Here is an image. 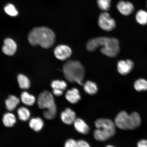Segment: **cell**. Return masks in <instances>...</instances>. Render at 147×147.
Here are the masks:
<instances>
[{"instance_id": "cell-24", "label": "cell", "mask_w": 147, "mask_h": 147, "mask_svg": "<svg viewBox=\"0 0 147 147\" xmlns=\"http://www.w3.org/2000/svg\"><path fill=\"white\" fill-rule=\"evenodd\" d=\"M134 88L138 92L147 91V80L143 78L138 79L134 83Z\"/></svg>"}, {"instance_id": "cell-7", "label": "cell", "mask_w": 147, "mask_h": 147, "mask_svg": "<svg viewBox=\"0 0 147 147\" xmlns=\"http://www.w3.org/2000/svg\"><path fill=\"white\" fill-rule=\"evenodd\" d=\"M115 123L116 126L121 129H129V115L126 111L120 112L115 117Z\"/></svg>"}, {"instance_id": "cell-25", "label": "cell", "mask_w": 147, "mask_h": 147, "mask_svg": "<svg viewBox=\"0 0 147 147\" xmlns=\"http://www.w3.org/2000/svg\"><path fill=\"white\" fill-rule=\"evenodd\" d=\"M17 79L18 83L21 89H26L30 87V81L25 75L19 74L18 76Z\"/></svg>"}, {"instance_id": "cell-9", "label": "cell", "mask_w": 147, "mask_h": 147, "mask_svg": "<svg viewBox=\"0 0 147 147\" xmlns=\"http://www.w3.org/2000/svg\"><path fill=\"white\" fill-rule=\"evenodd\" d=\"M117 8L121 14L124 16H128L131 14L135 10V7L129 1L122 0L117 3Z\"/></svg>"}, {"instance_id": "cell-23", "label": "cell", "mask_w": 147, "mask_h": 147, "mask_svg": "<svg viewBox=\"0 0 147 147\" xmlns=\"http://www.w3.org/2000/svg\"><path fill=\"white\" fill-rule=\"evenodd\" d=\"M17 113L18 118L23 122H25L28 120L30 118V112L26 107H22L18 108Z\"/></svg>"}, {"instance_id": "cell-2", "label": "cell", "mask_w": 147, "mask_h": 147, "mask_svg": "<svg viewBox=\"0 0 147 147\" xmlns=\"http://www.w3.org/2000/svg\"><path fill=\"white\" fill-rule=\"evenodd\" d=\"M54 32L48 28L36 27L31 31L28 35V41L33 46L39 45L45 49L52 47L55 42Z\"/></svg>"}, {"instance_id": "cell-22", "label": "cell", "mask_w": 147, "mask_h": 147, "mask_svg": "<svg viewBox=\"0 0 147 147\" xmlns=\"http://www.w3.org/2000/svg\"><path fill=\"white\" fill-rule=\"evenodd\" d=\"M84 88L86 92L90 95H94L98 91L96 84L90 81H88L85 82L84 85Z\"/></svg>"}, {"instance_id": "cell-3", "label": "cell", "mask_w": 147, "mask_h": 147, "mask_svg": "<svg viewBox=\"0 0 147 147\" xmlns=\"http://www.w3.org/2000/svg\"><path fill=\"white\" fill-rule=\"evenodd\" d=\"M63 70L64 77L68 81L83 85L85 69L78 61L69 60L64 64Z\"/></svg>"}, {"instance_id": "cell-11", "label": "cell", "mask_w": 147, "mask_h": 147, "mask_svg": "<svg viewBox=\"0 0 147 147\" xmlns=\"http://www.w3.org/2000/svg\"><path fill=\"white\" fill-rule=\"evenodd\" d=\"M17 48V45L13 40L11 38H7L4 41L2 51L5 55L11 56L16 53Z\"/></svg>"}, {"instance_id": "cell-29", "label": "cell", "mask_w": 147, "mask_h": 147, "mask_svg": "<svg viewBox=\"0 0 147 147\" xmlns=\"http://www.w3.org/2000/svg\"><path fill=\"white\" fill-rule=\"evenodd\" d=\"M76 147H90V146L87 141L83 140H80L77 141Z\"/></svg>"}, {"instance_id": "cell-30", "label": "cell", "mask_w": 147, "mask_h": 147, "mask_svg": "<svg viewBox=\"0 0 147 147\" xmlns=\"http://www.w3.org/2000/svg\"><path fill=\"white\" fill-rule=\"evenodd\" d=\"M137 147H147V140L143 139L137 143Z\"/></svg>"}, {"instance_id": "cell-20", "label": "cell", "mask_w": 147, "mask_h": 147, "mask_svg": "<svg viewBox=\"0 0 147 147\" xmlns=\"http://www.w3.org/2000/svg\"><path fill=\"white\" fill-rule=\"evenodd\" d=\"M135 19L139 25L145 26L147 24V11L143 9L138 10L135 14Z\"/></svg>"}, {"instance_id": "cell-26", "label": "cell", "mask_w": 147, "mask_h": 147, "mask_svg": "<svg viewBox=\"0 0 147 147\" xmlns=\"http://www.w3.org/2000/svg\"><path fill=\"white\" fill-rule=\"evenodd\" d=\"M111 0H97L99 8L105 11L109 10L111 7Z\"/></svg>"}, {"instance_id": "cell-5", "label": "cell", "mask_w": 147, "mask_h": 147, "mask_svg": "<svg viewBox=\"0 0 147 147\" xmlns=\"http://www.w3.org/2000/svg\"><path fill=\"white\" fill-rule=\"evenodd\" d=\"M38 107L41 109H46L43 113L46 119L51 120L57 114V109L53 95L50 92L45 91L40 93L38 100Z\"/></svg>"}, {"instance_id": "cell-12", "label": "cell", "mask_w": 147, "mask_h": 147, "mask_svg": "<svg viewBox=\"0 0 147 147\" xmlns=\"http://www.w3.org/2000/svg\"><path fill=\"white\" fill-rule=\"evenodd\" d=\"M60 118L64 123L71 125L76 119V113L70 108H67L61 114Z\"/></svg>"}, {"instance_id": "cell-8", "label": "cell", "mask_w": 147, "mask_h": 147, "mask_svg": "<svg viewBox=\"0 0 147 147\" xmlns=\"http://www.w3.org/2000/svg\"><path fill=\"white\" fill-rule=\"evenodd\" d=\"M54 52L57 59L60 60H64L71 56L72 51L68 46L60 45L55 48Z\"/></svg>"}, {"instance_id": "cell-1", "label": "cell", "mask_w": 147, "mask_h": 147, "mask_svg": "<svg viewBox=\"0 0 147 147\" xmlns=\"http://www.w3.org/2000/svg\"><path fill=\"white\" fill-rule=\"evenodd\" d=\"M87 49L88 51H94L101 47L100 52L109 57H115L118 54L120 48L117 38L106 36L98 37L92 38L88 41Z\"/></svg>"}, {"instance_id": "cell-13", "label": "cell", "mask_w": 147, "mask_h": 147, "mask_svg": "<svg viewBox=\"0 0 147 147\" xmlns=\"http://www.w3.org/2000/svg\"><path fill=\"white\" fill-rule=\"evenodd\" d=\"M51 88L55 96H59L63 94V91L67 87V84L63 80H56L51 82Z\"/></svg>"}, {"instance_id": "cell-28", "label": "cell", "mask_w": 147, "mask_h": 147, "mask_svg": "<svg viewBox=\"0 0 147 147\" xmlns=\"http://www.w3.org/2000/svg\"><path fill=\"white\" fill-rule=\"evenodd\" d=\"M77 141L73 139H69L66 141L64 147H76Z\"/></svg>"}, {"instance_id": "cell-19", "label": "cell", "mask_w": 147, "mask_h": 147, "mask_svg": "<svg viewBox=\"0 0 147 147\" xmlns=\"http://www.w3.org/2000/svg\"><path fill=\"white\" fill-rule=\"evenodd\" d=\"M3 122L4 125L7 127L14 126L16 123V119L13 113H8L5 114L3 117Z\"/></svg>"}, {"instance_id": "cell-31", "label": "cell", "mask_w": 147, "mask_h": 147, "mask_svg": "<svg viewBox=\"0 0 147 147\" xmlns=\"http://www.w3.org/2000/svg\"><path fill=\"white\" fill-rule=\"evenodd\" d=\"M106 147H115L113 146H111V145H108L107 146H106Z\"/></svg>"}, {"instance_id": "cell-14", "label": "cell", "mask_w": 147, "mask_h": 147, "mask_svg": "<svg viewBox=\"0 0 147 147\" xmlns=\"http://www.w3.org/2000/svg\"><path fill=\"white\" fill-rule=\"evenodd\" d=\"M73 124L75 129L79 133L86 135L89 133L90 128L89 126L82 119L76 118Z\"/></svg>"}, {"instance_id": "cell-16", "label": "cell", "mask_w": 147, "mask_h": 147, "mask_svg": "<svg viewBox=\"0 0 147 147\" xmlns=\"http://www.w3.org/2000/svg\"><path fill=\"white\" fill-rule=\"evenodd\" d=\"M29 126L34 131L39 132L41 131L44 126V122L39 117L31 119L29 123Z\"/></svg>"}, {"instance_id": "cell-10", "label": "cell", "mask_w": 147, "mask_h": 147, "mask_svg": "<svg viewBox=\"0 0 147 147\" xmlns=\"http://www.w3.org/2000/svg\"><path fill=\"white\" fill-rule=\"evenodd\" d=\"M134 65V62L131 60H121L117 63V71L121 75H126L131 72Z\"/></svg>"}, {"instance_id": "cell-6", "label": "cell", "mask_w": 147, "mask_h": 147, "mask_svg": "<svg viewBox=\"0 0 147 147\" xmlns=\"http://www.w3.org/2000/svg\"><path fill=\"white\" fill-rule=\"evenodd\" d=\"M98 23L101 29L107 32L113 30L116 26L115 20L111 17L108 13L106 12H103L100 14Z\"/></svg>"}, {"instance_id": "cell-4", "label": "cell", "mask_w": 147, "mask_h": 147, "mask_svg": "<svg viewBox=\"0 0 147 147\" xmlns=\"http://www.w3.org/2000/svg\"><path fill=\"white\" fill-rule=\"evenodd\" d=\"M96 128L93 135L97 141L104 142L113 137L115 133V123L110 119L101 118L97 119L95 122Z\"/></svg>"}, {"instance_id": "cell-21", "label": "cell", "mask_w": 147, "mask_h": 147, "mask_svg": "<svg viewBox=\"0 0 147 147\" xmlns=\"http://www.w3.org/2000/svg\"><path fill=\"white\" fill-rule=\"evenodd\" d=\"M22 102L24 104L27 106H32L36 102L35 97L33 95L29 94L27 92L22 93L21 96Z\"/></svg>"}, {"instance_id": "cell-17", "label": "cell", "mask_w": 147, "mask_h": 147, "mask_svg": "<svg viewBox=\"0 0 147 147\" xmlns=\"http://www.w3.org/2000/svg\"><path fill=\"white\" fill-rule=\"evenodd\" d=\"M129 130H134L138 128L141 123L140 116L136 112H134L129 115Z\"/></svg>"}, {"instance_id": "cell-18", "label": "cell", "mask_w": 147, "mask_h": 147, "mask_svg": "<svg viewBox=\"0 0 147 147\" xmlns=\"http://www.w3.org/2000/svg\"><path fill=\"white\" fill-rule=\"evenodd\" d=\"M19 99L14 95H10L5 101V106L8 111H11L16 109L19 104Z\"/></svg>"}, {"instance_id": "cell-32", "label": "cell", "mask_w": 147, "mask_h": 147, "mask_svg": "<svg viewBox=\"0 0 147 147\" xmlns=\"http://www.w3.org/2000/svg\"><path fill=\"white\" fill-rule=\"evenodd\" d=\"M146 8H147V1H146Z\"/></svg>"}, {"instance_id": "cell-27", "label": "cell", "mask_w": 147, "mask_h": 147, "mask_svg": "<svg viewBox=\"0 0 147 147\" xmlns=\"http://www.w3.org/2000/svg\"><path fill=\"white\" fill-rule=\"evenodd\" d=\"M5 12L9 16L15 17L17 16L18 11L14 5L12 4H8L6 5L4 8Z\"/></svg>"}, {"instance_id": "cell-15", "label": "cell", "mask_w": 147, "mask_h": 147, "mask_svg": "<svg viewBox=\"0 0 147 147\" xmlns=\"http://www.w3.org/2000/svg\"><path fill=\"white\" fill-rule=\"evenodd\" d=\"M65 98L71 103L75 104L80 100L81 96L78 90L74 88L67 91L66 93Z\"/></svg>"}]
</instances>
